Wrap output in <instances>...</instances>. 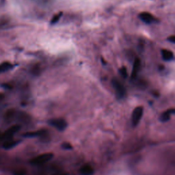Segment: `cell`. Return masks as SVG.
<instances>
[{"label":"cell","mask_w":175,"mask_h":175,"mask_svg":"<svg viewBox=\"0 0 175 175\" xmlns=\"http://www.w3.org/2000/svg\"><path fill=\"white\" fill-rule=\"evenodd\" d=\"M53 154L51 153H43L32 159L30 161V163L32 165L43 164L44 163H47V162L50 161V160L53 158Z\"/></svg>","instance_id":"1"},{"label":"cell","mask_w":175,"mask_h":175,"mask_svg":"<svg viewBox=\"0 0 175 175\" xmlns=\"http://www.w3.org/2000/svg\"><path fill=\"white\" fill-rule=\"evenodd\" d=\"M112 86H113V88L115 90L116 94V96L118 99H121L124 98L126 94V90L123 86V85L121 84L117 79L115 78L112 79Z\"/></svg>","instance_id":"2"},{"label":"cell","mask_w":175,"mask_h":175,"mask_svg":"<svg viewBox=\"0 0 175 175\" xmlns=\"http://www.w3.org/2000/svg\"><path fill=\"white\" fill-rule=\"evenodd\" d=\"M144 112V108L142 106L136 107L133 111L132 117H131V123L133 127L137 126L139 122H140Z\"/></svg>","instance_id":"3"},{"label":"cell","mask_w":175,"mask_h":175,"mask_svg":"<svg viewBox=\"0 0 175 175\" xmlns=\"http://www.w3.org/2000/svg\"><path fill=\"white\" fill-rule=\"evenodd\" d=\"M48 123L50 125L55 127V128L60 131H64L67 127V123L66 120L62 119V118H53V119H51L48 121Z\"/></svg>","instance_id":"4"},{"label":"cell","mask_w":175,"mask_h":175,"mask_svg":"<svg viewBox=\"0 0 175 175\" xmlns=\"http://www.w3.org/2000/svg\"><path fill=\"white\" fill-rule=\"evenodd\" d=\"M21 127L19 125H18V124L12 126L4 133V134L1 136V138L4 139L5 140H11L12 138L13 137V135H15L16 133L19 131Z\"/></svg>","instance_id":"5"},{"label":"cell","mask_w":175,"mask_h":175,"mask_svg":"<svg viewBox=\"0 0 175 175\" xmlns=\"http://www.w3.org/2000/svg\"><path fill=\"white\" fill-rule=\"evenodd\" d=\"M138 17L142 21H143L146 24H152V23L158 21V19H156L152 14L148 13V12H142L140 13Z\"/></svg>","instance_id":"6"},{"label":"cell","mask_w":175,"mask_h":175,"mask_svg":"<svg viewBox=\"0 0 175 175\" xmlns=\"http://www.w3.org/2000/svg\"><path fill=\"white\" fill-rule=\"evenodd\" d=\"M140 66H141L140 60L138 58H135L134 62H133V69L131 74V78L132 79H135L136 78H137L138 74L140 70Z\"/></svg>","instance_id":"7"},{"label":"cell","mask_w":175,"mask_h":175,"mask_svg":"<svg viewBox=\"0 0 175 175\" xmlns=\"http://www.w3.org/2000/svg\"><path fill=\"white\" fill-rule=\"evenodd\" d=\"M79 173L81 175H93L94 173V169L90 165L86 164L80 168Z\"/></svg>","instance_id":"8"},{"label":"cell","mask_w":175,"mask_h":175,"mask_svg":"<svg viewBox=\"0 0 175 175\" xmlns=\"http://www.w3.org/2000/svg\"><path fill=\"white\" fill-rule=\"evenodd\" d=\"M174 112H175V109L174 108L168 109L167 111H165L164 112V113H162L161 116H160V120H161V121H162V122H167V121L170 119L171 116L174 114Z\"/></svg>","instance_id":"9"},{"label":"cell","mask_w":175,"mask_h":175,"mask_svg":"<svg viewBox=\"0 0 175 175\" xmlns=\"http://www.w3.org/2000/svg\"><path fill=\"white\" fill-rule=\"evenodd\" d=\"M162 58L165 61L170 62L174 59V53L170 50L168 49H162Z\"/></svg>","instance_id":"10"},{"label":"cell","mask_w":175,"mask_h":175,"mask_svg":"<svg viewBox=\"0 0 175 175\" xmlns=\"http://www.w3.org/2000/svg\"><path fill=\"white\" fill-rule=\"evenodd\" d=\"M19 143V141H17V140H13L11 139V140H8L6 141L4 144H3V148H4V149H13L14 146H16Z\"/></svg>","instance_id":"11"},{"label":"cell","mask_w":175,"mask_h":175,"mask_svg":"<svg viewBox=\"0 0 175 175\" xmlns=\"http://www.w3.org/2000/svg\"><path fill=\"white\" fill-rule=\"evenodd\" d=\"M13 64H12L10 62H5L0 64V74L11 70L13 68Z\"/></svg>","instance_id":"12"},{"label":"cell","mask_w":175,"mask_h":175,"mask_svg":"<svg viewBox=\"0 0 175 175\" xmlns=\"http://www.w3.org/2000/svg\"><path fill=\"white\" fill-rule=\"evenodd\" d=\"M43 133H44V130H40V131L26 133L25 134H23V136L25 138H33V137H36V136L41 135L42 134H43Z\"/></svg>","instance_id":"13"},{"label":"cell","mask_w":175,"mask_h":175,"mask_svg":"<svg viewBox=\"0 0 175 175\" xmlns=\"http://www.w3.org/2000/svg\"><path fill=\"white\" fill-rule=\"evenodd\" d=\"M62 16V12H60V13H58V14H55V15L52 17V19L51 20V24L54 25L55 23H57L59 21V20L60 19Z\"/></svg>","instance_id":"14"},{"label":"cell","mask_w":175,"mask_h":175,"mask_svg":"<svg viewBox=\"0 0 175 175\" xmlns=\"http://www.w3.org/2000/svg\"><path fill=\"white\" fill-rule=\"evenodd\" d=\"M119 72L120 73L121 76H122L123 78L125 79L127 78V70L126 67L123 66V67H121L119 70Z\"/></svg>","instance_id":"15"},{"label":"cell","mask_w":175,"mask_h":175,"mask_svg":"<svg viewBox=\"0 0 175 175\" xmlns=\"http://www.w3.org/2000/svg\"><path fill=\"white\" fill-rule=\"evenodd\" d=\"M62 147L66 150H70L73 149V146L70 143H69V142H64V143L62 144Z\"/></svg>","instance_id":"16"},{"label":"cell","mask_w":175,"mask_h":175,"mask_svg":"<svg viewBox=\"0 0 175 175\" xmlns=\"http://www.w3.org/2000/svg\"><path fill=\"white\" fill-rule=\"evenodd\" d=\"M26 173V171L24 170V169H20V170H16L14 173V175H25Z\"/></svg>","instance_id":"17"},{"label":"cell","mask_w":175,"mask_h":175,"mask_svg":"<svg viewBox=\"0 0 175 175\" xmlns=\"http://www.w3.org/2000/svg\"><path fill=\"white\" fill-rule=\"evenodd\" d=\"M168 40L169 41V42H170L174 44L175 43V36L174 35H172L171 36L168 37Z\"/></svg>","instance_id":"18"},{"label":"cell","mask_w":175,"mask_h":175,"mask_svg":"<svg viewBox=\"0 0 175 175\" xmlns=\"http://www.w3.org/2000/svg\"><path fill=\"white\" fill-rule=\"evenodd\" d=\"M2 96H3V95H2V94H0V99H2Z\"/></svg>","instance_id":"19"},{"label":"cell","mask_w":175,"mask_h":175,"mask_svg":"<svg viewBox=\"0 0 175 175\" xmlns=\"http://www.w3.org/2000/svg\"><path fill=\"white\" fill-rule=\"evenodd\" d=\"M0 139H1V134H0Z\"/></svg>","instance_id":"20"}]
</instances>
